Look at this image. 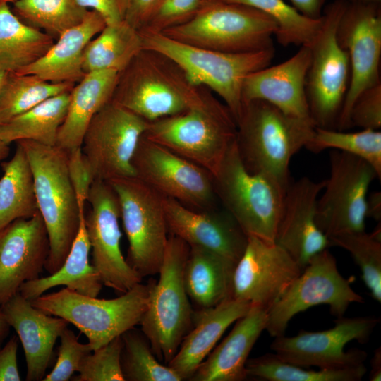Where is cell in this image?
Returning <instances> with one entry per match:
<instances>
[{"label":"cell","mask_w":381,"mask_h":381,"mask_svg":"<svg viewBox=\"0 0 381 381\" xmlns=\"http://www.w3.org/2000/svg\"><path fill=\"white\" fill-rule=\"evenodd\" d=\"M165 56L143 49L119 73L111 101L148 122L215 100Z\"/></svg>","instance_id":"cell-1"},{"label":"cell","mask_w":381,"mask_h":381,"mask_svg":"<svg viewBox=\"0 0 381 381\" xmlns=\"http://www.w3.org/2000/svg\"><path fill=\"white\" fill-rule=\"evenodd\" d=\"M236 127L238 150L248 171L268 175L286 189L290 161L312 139L315 123L253 100L243 104Z\"/></svg>","instance_id":"cell-2"},{"label":"cell","mask_w":381,"mask_h":381,"mask_svg":"<svg viewBox=\"0 0 381 381\" xmlns=\"http://www.w3.org/2000/svg\"><path fill=\"white\" fill-rule=\"evenodd\" d=\"M25 150L33 178L39 212L48 234L44 269L52 274L64 263L79 231V209L68 171V152L32 140L17 141Z\"/></svg>","instance_id":"cell-3"},{"label":"cell","mask_w":381,"mask_h":381,"mask_svg":"<svg viewBox=\"0 0 381 381\" xmlns=\"http://www.w3.org/2000/svg\"><path fill=\"white\" fill-rule=\"evenodd\" d=\"M143 47L174 62L193 85L207 87L224 102L236 123L242 108V87L250 73L270 65L274 49L230 53L184 44L162 33L140 31Z\"/></svg>","instance_id":"cell-4"},{"label":"cell","mask_w":381,"mask_h":381,"mask_svg":"<svg viewBox=\"0 0 381 381\" xmlns=\"http://www.w3.org/2000/svg\"><path fill=\"white\" fill-rule=\"evenodd\" d=\"M156 280L138 283L111 299L83 295L68 288L30 301L42 312L66 320L88 339L94 351L140 325L150 301Z\"/></svg>","instance_id":"cell-5"},{"label":"cell","mask_w":381,"mask_h":381,"mask_svg":"<svg viewBox=\"0 0 381 381\" xmlns=\"http://www.w3.org/2000/svg\"><path fill=\"white\" fill-rule=\"evenodd\" d=\"M190 246L169 234L150 301L140 325L157 360L167 365L193 325L195 310L186 293L183 268Z\"/></svg>","instance_id":"cell-6"},{"label":"cell","mask_w":381,"mask_h":381,"mask_svg":"<svg viewBox=\"0 0 381 381\" xmlns=\"http://www.w3.org/2000/svg\"><path fill=\"white\" fill-rule=\"evenodd\" d=\"M212 176L217 199L245 234L274 241L286 189L268 175L248 171L236 138Z\"/></svg>","instance_id":"cell-7"},{"label":"cell","mask_w":381,"mask_h":381,"mask_svg":"<svg viewBox=\"0 0 381 381\" xmlns=\"http://www.w3.org/2000/svg\"><path fill=\"white\" fill-rule=\"evenodd\" d=\"M277 30L275 22L255 8L210 0L190 20L161 33L198 47L241 53L274 48Z\"/></svg>","instance_id":"cell-8"},{"label":"cell","mask_w":381,"mask_h":381,"mask_svg":"<svg viewBox=\"0 0 381 381\" xmlns=\"http://www.w3.org/2000/svg\"><path fill=\"white\" fill-rule=\"evenodd\" d=\"M236 123L217 99L182 113L149 122L143 135L215 174L236 138Z\"/></svg>","instance_id":"cell-9"},{"label":"cell","mask_w":381,"mask_h":381,"mask_svg":"<svg viewBox=\"0 0 381 381\" xmlns=\"http://www.w3.org/2000/svg\"><path fill=\"white\" fill-rule=\"evenodd\" d=\"M347 3L334 0L325 6L320 28L310 44L306 88L310 118L317 127L336 125L349 85L348 54L337 35Z\"/></svg>","instance_id":"cell-10"},{"label":"cell","mask_w":381,"mask_h":381,"mask_svg":"<svg viewBox=\"0 0 381 381\" xmlns=\"http://www.w3.org/2000/svg\"><path fill=\"white\" fill-rule=\"evenodd\" d=\"M128 241L126 258L142 278L159 273L169 237L162 195L135 176L111 179Z\"/></svg>","instance_id":"cell-11"},{"label":"cell","mask_w":381,"mask_h":381,"mask_svg":"<svg viewBox=\"0 0 381 381\" xmlns=\"http://www.w3.org/2000/svg\"><path fill=\"white\" fill-rule=\"evenodd\" d=\"M351 282L340 274L328 248L323 250L308 261L269 308L265 330L274 338L284 335L296 314L318 305H328L331 314L337 318L344 316L351 303L364 301L352 289Z\"/></svg>","instance_id":"cell-12"},{"label":"cell","mask_w":381,"mask_h":381,"mask_svg":"<svg viewBox=\"0 0 381 381\" xmlns=\"http://www.w3.org/2000/svg\"><path fill=\"white\" fill-rule=\"evenodd\" d=\"M330 172L317 202L316 223L329 238L349 232L365 231L367 195L375 169L363 159L333 150Z\"/></svg>","instance_id":"cell-13"},{"label":"cell","mask_w":381,"mask_h":381,"mask_svg":"<svg viewBox=\"0 0 381 381\" xmlns=\"http://www.w3.org/2000/svg\"><path fill=\"white\" fill-rule=\"evenodd\" d=\"M379 322L380 318L375 316H343L327 330H301L293 337H274L270 349L280 359L303 368H353L364 364L367 353L358 349L346 351L345 346L351 341L366 343Z\"/></svg>","instance_id":"cell-14"},{"label":"cell","mask_w":381,"mask_h":381,"mask_svg":"<svg viewBox=\"0 0 381 381\" xmlns=\"http://www.w3.org/2000/svg\"><path fill=\"white\" fill-rule=\"evenodd\" d=\"M131 164L135 177L159 194L195 210L217 208L212 175L166 147L143 136Z\"/></svg>","instance_id":"cell-15"},{"label":"cell","mask_w":381,"mask_h":381,"mask_svg":"<svg viewBox=\"0 0 381 381\" xmlns=\"http://www.w3.org/2000/svg\"><path fill=\"white\" fill-rule=\"evenodd\" d=\"M149 122L110 101L92 119L81 149L95 181L135 176L131 161Z\"/></svg>","instance_id":"cell-16"},{"label":"cell","mask_w":381,"mask_h":381,"mask_svg":"<svg viewBox=\"0 0 381 381\" xmlns=\"http://www.w3.org/2000/svg\"><path fill=\"white\" fill-rule=\"evenodd\" d=\"M337 35L350 64L349 85L336 123L339 131H344L351 127L350 112L358 96L380 82V4L348 2Z\"/></svg>","instance_id":"cell-17"},{"label":"cell","mask_w":381,"mask_h":381,"mask_svg":"<svg viewBox=\"0 0 381 381\" xmlns=\"http://www.w3.org/2000/svg\"><path fill=\"white\" fill-rule=\"evenodd\" d=\"M90 209L85 224L92 254V265L103 285L121 294L142 282L143 278L126 260L120 247L121 217L117 195L104 181L95 180L90 189Z\"/></svg>","instance_id":"cell-18"},{"label":"cell","mask_w":381,"mask_h":381,"mask_svg":"<svg viewBox=\"0 0 381 381\" xmlns=\"http://www.w3.org/2000/svg\"><path fill=\"white\" fill-rule=\"evenodd\" d=\"M301 272L291 255L274 241L248 236L234 268L231 297L268 310Z\"/></svg>","instance_id":"cell-19"},{"label":"cell","mask_w":381,"mask_h":381,"mask_svg":"<svg viewBox=\"0 0 381 381\" xmlns=\"http://www.w3.org/2000/svg\"><path fill=\"white\" fill-rule=\"evenodd\" d=\"M49 253V241L40 212L0 229V306L18 293L25 282L40 277Z\"/></svg>","instance_id":"cell-20"},{"label":"cell","mask_w":381,"mask_h":381,"mask_svg":"<svg viewBox=\"0 0 381 381\" xmlns=\"http://www.w3.org/2000/svg\"><path fill=\"white\" fill-rule=\"evenodd\" d=\"M169 234L189 246H198L236 263L242 256L248 236L225 209L199 211L162 195Z\"/></svg>","instance_id":"cell-21"},{"label":"cell","mask_w":381,"mask_h":381,"mask_svg":"<svg viewBox=\"0 0 381 381\" xmlns=\"http://www.w3.org/2000/svg\"><path fill=\"white\" fill-rule=\"evenodd\" d=\"M325 180L302 177L286 188L274 242L284 248L301 270L316 254L330 246L316 223L317 202Z\"/></svg>","instance_id":"cell-22"},{"label":"cell","mask_w":381,"mask_h":381,"mask_svg":"<svg viewBox=\"0 0 381 381\" xmlns=\"http://www.w3.org/2000/svg\"><path fill=\"white\" fill-rule=\"evenodd\" d=\"M310 56V44L303 45L284 62L249 74L242 87L243 104L262 100L287 115L313 121L306 88Z\"/></svg>","instance_id":"cell-23"},{"label":"cell","mask_w":381,"mask_h":381,"mask_svg":"<svg viewBox=\"0 0 381 381\" xmlns=\"http://www.w3.org/2000/svg\"><path fill=\"white\" fill-rule=\"evenodd\" d=\"M1 308L22 344L27 366L26 380H42L52 359L56 339L69 323L35 308L19 292Z\"/></svg>","instance_id":"cell-24"},{"label":"cell","mask_w":381,"mask_h":381,"mask_svg":"<svg viewBox=\"0 0 381 381\" xmlns=\"http://www.w3.org/2000/svg\"><path fill=\"white\" fill-rule=\"evenodd\" d=\"M267 310L251 305L248 313L236 321L229 334L200 363L191 381H242L248 376V356L265 330Z\"/></svg>","instance_id":"cell-25"},{"label":"cell","mask_w":381,"mask_h":381,"mask_svg":"<svg viewBox=\"0 0 381 381\" xmlns=\"http://www.w3.org/2000/svg\"><path fill=\"white\" fill-rule=\"evenodd\" d=\"M250 306L248 301L230 297L214 307L195 310L193 325L167 365L183 380H189L227 328Z\"/></svg>","instance_id":"cell-26"},{"label":"cell","mask_w":381,"mask_h":381,"mask_svg":"<svg viewBox=\"0 0 381 381\" xmlns=\"http://www.w3.org/2000/svg\"><path fill=\"white\" fill-rule=\"evenodd\" d=\"M106 25L98 13L89 10L83 20L61 33L44 55L16 73L35 75L54 83L79 82L85 74L84 50Z\"/></svg>","instance_id":"cell-27"},{"label":"cell","mask_w":381,"mask_h":381,"mask_svg":"<svg viewBox=\"0 0 381 381\" xmlns=\"http://www.w3.org/2000/svg\"><path fill=\"white\" fill-rule=\"evenodd\" d=\"M119 72H88L70 92L66 117L59 128L56 145L66 152L81 147L84 133L93 116L111 99Z\"/></svg>","instance_id":"cell-28"},{"label":"cell","mask_w":381,"mask_h":381,"mask_svg":"<svg viewBox=\"0 0 381 381\" xmlns=\"http://www.w3.org/2000/svg\"><path fill=\"white\" fill-rule=\"evenodd\" d=\"M236 264L209 250L190 246L183 282L190 302L198 310L214 307L231 297Z\"/></svg>","instance_id":"cell-29"},{"label":"cell","mask_w":381,"mask_h":381,"mask_svg":"<svg viewBox=\"0 0 381 381\" xmlns=\"http://www.w3.org/2000/svg\"><path fill=\"white\" fill-rule=\"evenodd\" d=\"M90 244L85 224V214L81 217L79 231L64 263L55 272L24 282L18 292L32 301L51 288L64 285L78 294L97 297L102 287L99 276L90 263Z\"/></svg>","instance_id":"cell-30"},{"label":"cell","mask_w":381,"mask_h":381,"mask_svg":"<svg viewBox=\"0 0 381 381\" xmlns=\"http://www.w3.org/2000/svg\"><path fill=\"white\" fill-rule=\"evenodd\" d=\"M54 38L21 20L7 3L0 2V72L14 73L49 49Z\"/></svg>","instance_id":"cell-31"},{"label":"cell","mask_w":381,"mask_h":381,"mask_svg":"<svg viewBox=\"0 0 381 381\" xmlns=\"http://www.w3.org/2000/svg\"><path fill=\"white\" fill-rule=\"evenodd\" d=\"M143 49L139 30L125 20L106 25L87 44L83 55L85 73L95 71H123Z\"/></svg>","instance_id":"cell-32"},{"label":"cell","mask_w":381,"mask_h":381,"mask_svg":"<svg viewBox=\"0 0 381 381\" xmlns=\"http://www.w3.org/2000/svg\"><path fill=\"white\" fill-rule=\"evenodd\" d=\"M16 144L13 157L1 164L0 229L16 219L30 218L39 212L29 160L23 146Z\"/></svg>","instance_id":"cell-33"},{"label":"cell","mask_w":381,"mask_h":381,"mask_svg":"<svg viewBox=\"0 0 381 381\" xmlns=\"http://www.w3.org/2000/svg\"><path fill=\"white\" fill-rule=\"evenodd\" d=\"M69 99L70 92L53 96L0 124V139L8 145L13 141L29 140L55 146Z\"/></svg>","instance_id":"cell-34"},{"label":"cell","mask_w":381,"mask_h":381,"mask_svg":"<svg viewBox=\"0 0 381 381\" xmlns=\"http://www.w3.org/2000/svg\"><path fill=\"white\" fill-rule=\"evenodd\" d=\"M75 83H54L32 74L9 73L0 93V124L53 96L71 92Z\"/></svg>","instance_id":"cell-35"},{"label":"cell","mask_w":381,"mask_h":381,"mask_svg":"<svg viewBox=\"0 0 381 381\" xmlns=\"http://www.w3.org/2000/svg\"><path fill=\"white\" fill-rule=\"evenodd\" d=\"M247 376L266 381H360L367 372L365 365L339 369L307 370L266 353L248 359Z\"/></svg>","instance_id":"cell-36"},{"label":"cell","mask_w":381,"mask_h":381,"mask_svg":"<svg viewBox=\"0 0 381 381\" xmlns=\"http://www.w3.org/2000/svg\"><path fill=\"white\" fill-rule=\"evenodd\" d=\"M13 11L26 24L54 38L81 23L89 11L75 0H16Z\"/></svg>","instance_id":"cell-37"},{"label":"cell","mask_w":381,"mask_h":381,"mask_svg":"<svg viewBox=\"0 0 381 381\" xmlns=\"http://www.w3.org/2000/svg\"><path fill=\"white\" fill-rule=\"evenodd\" d=\"M222 1L250 6L269 16L277 27L274 37L284 47L310 44L322 24V17L308 18L284 0Z\"/></svg>","instance_id":"cell-38"},{"label":"cell","mask_w":381,"mask_h":381,"mask_svg":"<svg viewBox=\"0 0 381 381\" xmlns=\"http://www.w3.org/2000/svg\"><path fill=\"white\" fill-rule=\"evenodd\" d=\"M310 152L318 153L332 149L356 156L368 162L381 179V132L362 129L344 132L333 128L315 127L314 135L306 146Z\"/></svg>","instance_id":"cell-39"},{"label":"cell","mask_w":381,"mask_h":381,"mask_svg":"<svg viewBox=\"0 0 381 381\" xmlns=\"http://www.w3.org/2000/svg\"><path fill=\"white\" fill-rule=\"evenodd\" d=\"M121 366L125 381H182L167 365L157 360L141 330L134 327L121 334Z\"/></svg>","instance_id":"cell-40"},{"label":"cell","mask_w":381,"mask_h":381,"mask_svg":"<svg viewBox=\"0 0 381 381\" xmlns=\"http://www.w3.org/2000/svg\"><path fill=\"white\" fill-rule=\"evenodd\" d=\"M330 246L347 250L361 272L363 281L372 298L381 302V229L368 234L365 231L344 233L329 238Z\"/></svg>","instance_id":"cell-41"},{"label":"cell","mask_w":381,"mask_h":381,"mask_svg":"<svg viewBox=\"0 0 381 381\" xmlns=\"http://www.w3.org/2000/svg\"><path fill=\"white\" fill-rule=\"evenodd\" d=\"M121 335L92 351L82 361L73 381H125L121 366Z\"/></svg>","instance_id":"cell-42"},{"label":"cell","mask_w":381,"mask_h":381,"mask_svg":"<svg viewBox=\"0 0 381 381\" xmlns=\"http://www.w3.org/2000/svg\"><path fill=\"white\" fill-rule=\"evenodd\" d=\"M210 0H160L139 31L162 32L187 22Z\"/></svg>","instance_id":"cell-43"},{"label":"cell","mask_w":381,"mask_h":381,"mask_svg":"<svg viewBox=\"0 0 381 381\" xmlns=\"http://www.w3.org/2000/svg\"><path fill=\"white\" fill-rule=\"evenodd\" d=\"M57 360L42 381H68L78 372L83 359L92 351L89 344L79 342L75 333L66 328L60 337Z\"/></svg>","instance_id":"cell-44"},{"label":"cell","mask_w":381,"mask_h":381,"mask_svg":"<svg viewBox=\"0 0 381 381\" xmlns=\"http://www.w3.org/2000/svg\"><path fill=\"white\" fill-rule=\"evenodd\" d=\"M352 126L362 129L381 128V82L363 91L355 100L350 112Z\"/></svg>","instance_id":"cell-45"},{"label":"cell","mask_w":381,"mask_h":381,"mask_svg":"<svg viewBox=\"0 0 381 381\" xmlns=\"http://www.w3.org/2000/svg\"><path fill=\"white\" fill-rule=\"evenodd\" d=\"M68 171L79 209L84 211L85 202L87 200L90 189L95 179L81 147L68 152Z\"/></svg>","instance_id":"cell-46"},{"label":"cell","mask_w":381,"mask_h":381,"mask_svg":"<svg viewBox=\"0 0 381 381\" xmlns=\"http://www.w3.org/2000/svg\"><path fill=\"white\" fill-rule=\"evenodd\" d=\"M80 7L95 11L104 20L107 25L125 20L126 0H75Z\"/></svg>","instance_id":"cell-47"},{"label":"cell","mask_w":381,"mask_h":381,"mask_svg":"<svg viewBox=\"0 0 381 381\" xmlns=\"http://www.w3.org/2000/svg\"><path fill=\"white\" fill-rule=\"evenodd\" d=\"M18 337L13 336L0 349V381L21 380L17 364Z\"/></svg>","instance_id":"cell-48"},{"label":"cell","mask_w":381,"mask_h":381,"mask_svg":"<svg viewBox=\"0 0 381 381\" xmlns=\"http://www.w3.org/2000/svg\"><path fill=\"white\" fill-rule=\"evenodd\" d=\"M160 0H126L125 20L140 30Z\"/></svg>","instance_id":"cell-49"},{"label":"cell","mask_w":381,"mask_h":381,"mask_svg":"<svg viewBox=\"0 0 381 381\" xmlns=\"http://www.w3.org/2000/svg\"><path fill=\"white\" fill-rule=\"evenodd\" d=\"M293 6L303 15L314 19L322 17L327 0H290Z\"/></svg>","instance_id":"cell-50"},{"label":"cell","mask_w":381,"mask_h":381,"mask_svg":"<svg viewBox=\"0 0 381 381\" xmlns=\"http://www.w3.org/2000/svg\"><path fill=\"white\" fill-rule=\"evenodd\" d=\"M367 217H372L375 221L381 219V194L380 191L372 193L367 198Z\"/></svg>","instance_id":"cell-51"},{"label":"cell","mask_w":381,"mask_h":381,"mask_svg":"<svg viewBox=\"0 0 381 381\" xmlns=\"http://www.w3.org/2000/svg\"><path fill=\"white\" fill-rule=\"evenodd\" d=\"M370 372L369 380L370 381L381 380V349H375L370 360Z\"/></svg>","instance_id":"cell-52"},{"label":"cell","mask_w":381,"mask_h":381,"mask_svg":"<svg viewBox=\"0 0 381 381\" xmlns=\"http://www.w3.org/2000/svg\"><path fill=\"white\" fill-rule=\"evenodd\" d=\"M10 327L0 306V346L4 339L7 337Z\"/></svg>","instance_id":"cell-53"},{"label":"cell","mask_w":381,"mask_h":381,"mask_svg":"<svg viewBox=\"0 0 381 381\" xmlns=\"http://www.w3.org/2000/svg\"><path fill=\"white\" fill-rule=\"evenodd\" d=\"M9 145L0 139V160L5 159L9 154Z\"/></svg>","instance_id":"cell-54"},{"label":"cell","mask_w":381,"mask_h":381,"mask_svg":"<svg viewBox=\"0 0 381 381\" xmlns=\"http://www.w3.org/2000/svg\"><path fill=\"white\" fill-rule=\"evenodd\" d=\"M349 3L380 4L381 0H345Z\"/></svg>","instance_id":"cell-55"},{"label":"cell","mask_w":381,"mask_h":381,"mask_svg":"<svg viewBox=\"0 0 381 381\" xmlns=\"http://www.w3.org/2000/svg\"><path fill=\"white\" fill-rule=\"evenodd\" d=\"M9 73L0 72V93Z\"/></svg>","instance_id":"cell-56"},{"label":"cell","mask_w":381,"mask_h":381,"mask_svg":"<svg viewBox=\"0 0 381 381\" xmlns=\"http://www.w3.org/2000/svg\"><path fill=\"white\" fill-rule=\"evenodd\" d=\"M16 0H0V2H5V3H13Z\"/></svg>","instance_id":"cell-57"}]
</instances>
